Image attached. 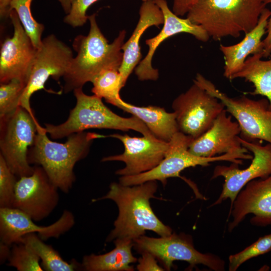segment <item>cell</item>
Segmentation results:
<instances>
[{
  "mask_svg": "<svg viewBox=\"0 0 271 271\" xmlns=\"http://www.w3.org/2000/svg\"><path fill=\"white\" fill-rule=\"evenodd\" d=\"M193 139L180 131L176 133L170 142L164 158L153 169L136 175L120 176L119 182L125 186H133L149 181H160L163 185L167 179L180 177L185 169L197 166H208L210 163L227 161L238 165L246 160V155L241 153H227L213 157H202L192 154L188 150Z\"/></svg>",
  "mask_w": 271,
  "mask_h": 271,
  "instance_id": "8992f818",
  "label": "cell"
},
{
  "mask_svg": "<svg viewBox=\"0 0 271 271\" xmlns=\"http://www.w3.org/2000/svg\"><path fill=\"white\" fill-rule=\"evenodd\" d=\"M154 1L163 13L164 25L157 35L146 40L149 51L134 70L138 79L141 81H155L158 79L159 71L153 67L152 59L158 46L166 39L182 33L192 35L197 40L202 42H207L210 38L207 33L201 26L193 23L188 18L183 19L176 15L170 9L166 0Z\"/></svg>",
  "mask_w": 271,
  "mask_h": 271,
  "instance_id": "e0dca14e",
  "label": "cell"
},
{
  "mask_svg": "<svg viewBox=\"0 0 271 271\" xmlns=\"http://www.w3.org/2000/svg\"><path fill=\"white\" fill-rule=\"evenodd\" d=\"M199 0H173L172 11L177 16L182 17L189 12Z\"/></svg>",
  "mask_w": 271,
  "mask_h": 271,
  "instance_id": "836d02e7",
  "label": "cell"
},
{
  "mask_svg": "<svg viewBox=\"0 0 271 271\" xmlns=\"http://www.w3.org/2000/svg\"><path fill=\"white\" fill-rule=\"evenodd\" d=\"M40 125L34 113L21 106L0 118V155L19 178L33 172L34 166L29 164L28 153Z\"/></svg>",
  "mask_w": 271,
  "mask_h": 271,
  "instance_id": "ba28073f",
  "label": "cell"
},
{
  "mask_svg": "<svg viewBox=\"0 0 271 271\" xmlns=\"http://www.w3.org/2000/svg\"><path fill=\"white\" fill-rule=\"evenodd\" d=\"M17 177L0 155V208L13 207Z\"/></svg>",
  "mask_w": 271,
  "mask_h": 271,
  "instance_id": "4dcf8cb0",
  "label": "cell"
},
{
  "mask_svg": "<svg viewBox=\"0 0 271 271\" xmlns=\"http://www.w3.org/2000/svg\"><path fill=\"white\" fill-rule=\"evenodd\" d=\"M240 129L232 116L225 109L217 117L211 127L202 135L193 139L188 150L192 154L202 157H213L227 153H247L239 140Z\"/></svg>",
  "mask_w": 271,
  "mask_h": 271,
  "instance_id": "d6986e66",
  "label": "cell"
},
{
  "mask_svg": "<svg viewBox=\"0 0 271 271\" xmlns=\"http://www.w3.org/2000/svg\"><path fill=\"white\" fill-rule=\"evenodd\" d=\"M133 247L140 253L144 251L153 254L170 270L173 262L185 261L193 267L198 264L207 266L215 271L225 270V261L212 253H203L197 250L192 237L183 233H172L166 236L154 238L142 235L133 240Z\"/></svg>",
  "mask_w": 271,
  "mask_h": 271,
  "instance_id": "9c48e42d",
  "label": "cell"
},
{
  "mask_svg": "<svg viewBox=\"0 0 271 271\" xmlns=\"http://www.w3.org/2000/svg\"><path fill=\"white\" fill-rule=\"evenodd\" d=\"M271 10L266 8L262 12L257 24L238 43L229 46L220 45L224 60V76L232 80L234 75L242 68L245 61L250 55L263 52L262 37L266 33L268 19Z\"/></svg>",
  "mask_w": 271,
  "mask_h": 271,
  "instance_id": "ffe728a7",
  "label": "cell"
},
{
  "mask_svg": "<svg viewBox=\"0 0 271 271\" xmlns=\"http://www.w3.org/2000/svg\"><path fill=\"white\" fill-rule=\"evenodd\" d=\"M90 29L87 36L79 35L73 41L77 53L63 76V91L68 93L91 82L102 72L118 70L123 59L122 46L126 32L121 30L111 43L102 33L96 20V14L88 16Z\"/></svg>",
  "mask_w": 271,
  "mask_h": 271,
  "instance_id": "7a4b0ae2",
  "label": "cell"
},
{
  "mask_svg": "<svg viewBox=\"0 0 271 271\" xmlns=\"http://www.w3.org/2000/svg\"><path fill=\"white\" fill-rule=\"evenodd\" d=\"M139 15L138 22L131 36L122 46L123 59L118 71L124 86L130 74L141 61L140 41L142 35L148 28L158 27L164 22L163 13L154 0L143 1Z\"/></svg>",
  "mask_w": 271,
  "mask_h": 271,
  "instance_id": "44dd1931",
  "label": "cell"
},
{
  "mask_svg": "<svg viewBox=\"0 0 271 271\" xmlns=\"http://www.w3.org/2000/svg\"><path fill=\"white\" fill-rule=\"evenodd\" d=\"M193 81L224 104L227 112L238 123L241 139L248 142L264 141L271 144V109L267 98L254 100L246 95L230 97L199 73Z\"/></svg>",
  "mask_w": 271,
  "mask_h": 271,
  "instance_id": "52a82bcc",
  "label": "cell"
},
{
  "mask_svg": "<svg viewBox=\"0 0 271 271\" xmlns=\"http://www.w3.org/2000/svg\"><path fill=\"white\" fill-rule=\"evenodd\" d=\"M59 189L40 166H35L33 173L17 180L14 208L26 214L35 221L48 217L59 202Z\"/></svg>",
  "mask_w": 271,
  "mask_h": 271,
  "instance_id": "4fadbf2b",
  "label": "cell"
},
{
  "mask_svg": "<svg viewBox=\"0 0 271 271\" xmlns=\"http://www.w3.org/2000/svg\"><path fill=\"white\" fill-rule=\"evenodd\" d=\"M239 140L243 147L252 153L251 162L244 169H240L238 164L233 163L228 166L218 165L215 167L211 179L222 177L224 182L220 196L210 206L229 199L230 211L238 194L248 182L271 175V144L262 145L258 141L248 142L240 137Z\"/></svg>",
  "mask_w": 271,
  "mask_h": 271,
  "instance_id": "8fae6325",
  "label": "cell"
},
{
  "mask_svg": "<svg viewBox=\"0 0 271 271\" xmlns=\"http://www.w3.org/2000/svg\"><path fill=\"white\" fill-rule=\"evenodd\" d=\"M91 89L94 95L104 98L106 102L114 106L122 99L120 91L124 86L118 70L109 69L98 74L92 81Z\"/></svg>",
  "mask_w": 271,
  "mask_h": 271,
  "instance_id": "484cf974",
  "label": "cell"
},
{
  "mask_svg": "<svg viewBox=\"0 0 271 271\" xmlns=\"http://www.w3.org/2000/svg\"><path fill=\"white\" fill-rule=\"evenodd\" d=\"M9 18L14 33L1 46L0 83L16 79L27 85L38 49L25 31L15 10L12 11Z\"/></svg>",
  "mask_w": 271,
  "mask_h": 271,
  "instance_id": "5bb4252c",
  "label": "cell"
},
{
  "mask_svg": "<svg viewBox=\"0 0 271 271\" xmlns=\"http://www.w3.org/2000/svg\"><path fill=\"white\" fill-rule=\"evenodd\" d=\"M32 1L13 0L12 8L15 10L25 31L35 46L38 49L42 43V35L44 26L38 23L33 17L31 10Z\"/></svg>",
  "mask_w": 271,
  "mask_h": 271,
  "instance_id": "83f0119b",
  "label": "cell"
},
{
  "mask_svg": "<svg viewBox=\"0 0 271 271\" xmlns=\"http://www.w3.org/2000/svg\"><path fill=\"white\" fill-rule=\"evenodd\" d=\"M13 0H0V16L1 19L10 17L13 10L12 3Z\"/></svg>",
  "mask_w": 271,
  "mask_h": 271,
  "instance_id": "d590c367",
  "label": "cell"
},
{
  "mask_svg": "<svg viewBox=\"0 0 271 271\" xmlns=\"http://www.w3.org/2000/svg\"><path fill=\"white\" fill-rule=\"evenodd\" d=\"M11 246L3 243L0 244L1 262L3 263L8 259L11 252Z\"/></svg>",
  "mask_w": 271,
  "mask_h": 271,
  "instance_id": "8d00e7d4",
  "label": "cell"
},
{
  "mask_svg": "<svg viewBox=\"0 0 271 271\" xmlns=\"http://www.w3.org/2000/svg\"><path fill=\"white\" fill-rule=\"evenodd\" d=\"M271 250V233L259 237L242 251L230 255L228 269L235 271L244 262Z\"/></svg>",
  "mask_w": 271,
  "mask_h": 271,
  "instance_id": "f546056e",
  "label": "cell"
},
{
  "mask_svg": "<svg viewBox=\"0 0 271 271\" xmlns=\"http://www.w3.org/2000/svg\"><path fill=\"white\" fill-rule=\"evenodd\" d=\"M263 52L249 56L244 64L232 80L244 79L252 83L254 89L250 93L252 95H259L266 97L271 109V55L268 60H262Z\"/></svg>",
  "mask_w": 271,
  "mask_h": 271,
  "instance_id": "cb8c5ba5",
  "label": "cell"
},
{
  "mask_svg": "<svg viewBox=\"0 0 271 271\" xmlns=\"http://www.w3.org/2000/svg\"><path fill=\"white\" fill-rule=\"evenodd\" d=\"M179 131L196 139L205 132L225 108L217 97L194 83L173 101Z\"/></svg>",
  "mask_w": 271,
  "mask_h": 271,
  "instance_id": "30bf717a",
  "label": "cell"
},
{
  "mask_svg": "<svg viewBox=\"0 0 271 271\" xmlns=\"http://www.w3.org/2000/svg\"><path fill=\"white\" fill-rule=\"evenodd\" d=\"M19 1H31L32 2L33 0H18ZM60 3L63 11L67 15L68 14L71 9V0H58Z\"/></svg>",
  "mask_w": 271,
  "mask_h": 271,
  "instance_id": "74e56055",
  "label": "cell"
},
{
  "mask_svg": "<svg viewBox=\"0 0 271 271\" xmlns=\"http://www.w3.org/2000/svg\"><path fill=\"white\" fill-rule=\"evenodd\" d=\"M76 99L67 119L58 124L45 123V129L52 139H59L91 128L111 129L127 131L133 130L143 136L156 138L146 124L134 116L123 117L115 113L102 101V98L86 94L82 88L73 91Z\"/></svg>",
  "mask_w": 271,
  "mask_h": 271,
  "instance_id": "5b68a950",
  "label": "cell"
},
{
  "mask_svg": "<svg viewBox=\"0 0 271 271\" xmlns=\"http://www.w3.org/2000/svg\"><path fill=\"white\" fill-rule=\"evenodd\" d=\"M29 245L39 257L44 270L74 271L81 269V263L76 260L69 262L64 260L51 245L44 242L35 233L24 235L20 242Z\"/></svg>",
  "mask_w": 271,
  "mask_h": 271,
  "instance_id": "d4e9b609",
  "label": "cell"
},
{
  "mask_svg": "<svg viewBox=\"0 0 271 271\" xmlns=\"http://www.w3.org/2000/svg\"><path fill=\"white\" fill-rule=\"evenodd\" d=\"M8 265L19 271H42L40 259L35 251L24 242L14 243L8 259Z\"/></svg>",
  "mask_w": 271,
  "mask_h": 271,
  "instance_id": "4316f807",
  "label": "cell"
},
{
  "mask_svg": "<svg viewBox=\"0 0 271 271\" xmlns=\"http://www.w3.org/2000/svg\"><path fill=\"white\" fill-rule=\"evenodd\" d=\"M115 247L107 253L85 255L81 263V270L86 271H133L131 263L138 261L131 251L133 241L128 238H116Z\"/></svg>",
  "mask_w": 271,
  "mask_h": 271,
  "instance_id": "603a6c76",
  "label": "cell"
},
{
  "mask_svg": "<svg viewBox=\"0 0 271 271\" xmlns=\"http://www.w3.org/2000/svg\"><path fill=\"white\" fill-rule=\"evenodd\" d=\"M263 2L266 5L268 4L271 5V0H263Z\"/></svg>",
  "mask_w": 271,
  "mask_h": 271,
  "instance_id": "f35d334b",
  "label": "cell"
},
{
  "mask_svg": "<svg viewBox=\"0 0 271 271\" xmlns=\"http://www.w3.org/2000/svg\"><path fill=\"white\" fill-rule=\"evenodd\" d=\"M141 257L138 259V264L137 269L139 271H150V270H165L158 264L157 259L151 253L144 251L141 253Z\"/></svg>",
  "mask_w": 271,
  "mask_h": 271,
  "instance_id": "d6a6232c",
  "label": "cell"
},
{
  "mask_svg": "<svg viewBox=\"0 0 271 271\" xmlns=\"http://www.w3.org/2000/svg\"><path fill=\"white\" fill-rule=\"evenodd\" d=\"M47 134L40 125L28 151V162L42 167L59 190L68 193L76 180L75 164L87 156L94 140L105 136L84 131L69 136L67 141L60 143L51 141Z\"/></svg>",
  "mask_w": 271,
  "mask_h": 271,
  "instance_id": "3957f363",
  "label": "cell"
},
{
  "mask_svg": "<svg viewBox=\"0 0 271 271\" xmlns=\"http://www.w3.org/2000/svg\"><path fill=\"white\" fill-rule=\"evenodd\" d=\"M26 214L14 208H0L1 242L12 246L29 233H37L44 241L58 238L75 225V219L69 210L63 211L60 218L48 226H39Z\"/></svg>",
  "mask_w": 271,
  "mask_h": 271,
  "instance_id": "2e32d148",
  "label": "cell"
},
{
  "mask_svg": "<svg viewBox=\"0 0 271 271\" xmlns=\"http://www.w3.org/2000/svg\"><path fill=\"white\" fill-rule=\"evenodd\" d=\"M73 58L71 49L54 35H49L43 39L37 50L20 106L33 113L30 105L32 94L43 89L50 77L57 81L63 77Z\"/></svg>",
  "mask_w": 271,
  "mask_h": 271,
  "instance_id": "7c38bea8",
  "label": "cell"
},
{
  "mask_svg": "<svg viewBox=\"0 0 271 271\" xmlns=\"http://www.w3.org/2000/svg\"><path fill=\"white\" fill-rule=\"evenodd\" d=\"M249 214L252 224L271 225V175L248 182L239 192L229 212L233 219L228 226L231 231Z\"/></svg>",
  "mask_w": 271,
  "mask_h": 271,
  "instance_id": "ac0fdd59",
  "label": "cell"
},
{
  "mask_svg": "<svg viewBox=\"0 0 271 271\" xmlns=\"http://www.w3.org/2000/svg\"><path fill=\"white\" fill-rule=\"evenodd\" d=\"M157 188V181L133 186L113 182L104 196L92 200L109 199L118 207V215L114 222V228L106 238V242L116 238L133 240L144 235L147 230L154 231L160 236L172 233L171 228L158 218L150 205V200L155 198Z\"/></svg>",
  "mask_w": 271,
  "mask_h": 271,
  "instance_id": "6da1fadb",
  "label": "cell"
},
{
  "mask_svg": "<svg viewBox=\"0 0 271 271\" xmlns=\"http://www.w3.org/2000/svg\"><path fill=\"white\" fill-rule=\"evenodd\" d=\"M105 137L115 138L124 146L123 153L105 157L101 160L103 162L124 163L125 167L115 172V174L120 176L136 175L153 169L164 158L169 148V142L144 136L134 137L114 133Z\"/></svg>",
  "mask_w": 271,
  "mask_h": 271,
  "instance_id": "9a60e30c",
  "label": "cell"
},
{
  "mask_svg": "<svg viewBox=\"0 0 271 271\" xmlns=\"http://www.w3.org/2000/svg\"><path fill=\"white\" fill-rule=\"evenodd\" d=\"M266 6L263 0H199L187 18L215 40L238 38L256 26Z\"/></svg>",
  "mask_w": 271,
  "mask_h": 271,
  "instance_id": "277c9868",
  "label": "cell"
},
{
  "mask_svg": "<svg viewBox=\"0 0 271 271\" xmlns=\"http://www.w3.org/2000/svg\"><path fill=\"white\" fill-rule=\"evenodd\" d=\"M26 85L14 79L0 85V118L14 112L20 106Z\"/></svg>",
  "mask_w": 271,
  "mask_h": 271,
  "instance_id": "f1b7e54d",
  "label": "cell"
},
{
  "mask_svg": "<svg viewBox=\"0 0 271 271\" xmlns=\"http://www.w3.org/2000/svg\"><path fill=\"white\" fill-rule=\"evenodd\" d=\"M114 106L141 120L160 140L169 142L179 131L175 112H168L164 107L153 105L138 106L122 99L118 101Z\"/></svg>",
  "mask_w": 271,
  "mask_h": 271,
  "instance_id": "7402d4cb",
  "label": "cell"
},
{
  "mask_svg": "<svg viewBox=\"0 0 271 271\" xmlns=\"http://www.w3.org/2000/svg\"><path fill=\"white\" fill-rule=\"evenodd\" d=\"M98 1L71 0L70 12L64 17V22L73 28L83 26L88 20L89 16L86 15L88 9Z\"/></svg>",
  "mask_w": 271,
  "mask_h": 271,
  "instance_id": "1f68e13d",
  "label": "cell"
},
{
  "mask_svg": "<svg viewBox=\"0 0 271 271\" xmlns=\"http://www.w3.org/2000/svg\"><path fill=\"white\" fill-rule=\"evenodd\" d=\"M266 33L265 38L262 40L263 57L264 58H267L271 55V15L267 21Z\"/></svg>",
  "mask_w": 271,
  "mask_h": 271,
  "instance_id": "e575fe53",
  "label": "cell"
}]
</instances>
